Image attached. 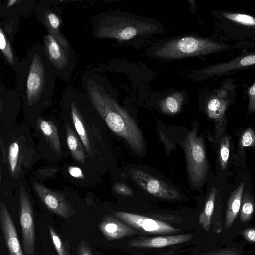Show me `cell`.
<instances>
[{
  "instance_id": "cell-1",
  "label": "cell",
  "mask_w": 255,
  "mask_h": 255,
  "mask_svg": "<svg viewBox=\"0 0 255 255\" xmlns=\"http://www.w3.org/2000/svg\"><path fill=\"white\" fill-rule=\"evenodd\" d=\"M83 93L111 130L124 138L133 151L141 154L144 139L137 123L113 96L107 80L93 71H86L82 78Z\"/></svg>"
},
{
  "instance_id": "cell-2",
  "label": "cell",
  "mask_w": 255,
  "mask_h": 255,
  "mask_svg": "<svg viewBox=\"0 0 255 255\" xmlns=\"http://www.w3.org/2000/svg\"><path fill=\"white\" fill-rule=\"evenodd\" d=\"M15 74L25 110L38 111L46 108L54 94L57 76L42 44L36 42L29 48Z\"/></svg>"
},
{
  "instance_id": "cell-3",
  "label": "cell",
  "mask_w": 255,
  "mask_h": 255,
  "mask_svg": "<svg viewBox=\"0 0 255 255\" xmlns=\"http://www.w3.org/2000/svg\"><path fill=\"white\" fill-rule=\"evenodd\" d=\"M92 34L99 39H113L119 44L136 46L164 32L158 21L120 10L96 15L92 21Z\"/></svg>"
},
{
  "instance_id": "cell-4",
  "label": "cell",
  "mask_w": 255,
  "mask_h": 255,
  "mask_svg": "<svg viewBox=\"0 0 255 255\" xmlns=\"http://www.w3.org/2000/svg\"><path fill=\"white\" fill-rule=\"evenodd\" d=\"M237 48L220 38L182 35L158 42L147 52L153 58L167 61L205 56Z\"/></svg>"
},
{
  "instance_id": "cell-5",
  "label": "cell",
  "mask_w": 255,
  "mask_h": 255,
  "mask_svg": "<svg viewBox=\"0 0 255 255\" xmlns=\"http://www.w3.org/2000/svg\"><path fill=\"white\" fill-rule=\"evenodd\" d=\"M217 21L216 28L221 39L236 41V46L255 47V16L246 13L229 10L211 12Z\"/></svg>"
},
{
  "instance_id": "cell-6",
  "label": "cell",
  "mask_w": 255,
  "mask_h": 255,
  "mask_svg": "<svg viewBox=\"0 0 255 255\" xmlns=\"http://www.w3.org/2000/svg\"><path fill=\"white\" fill-rule=\"evenodd\" d=\"M197 127H193L182 142L188 179L195 187L203 185L209 168L204 141L197 136Z\"/></svg>"
},
{
  "instance_id": "cell-7",
  "label": "cell",
  "mask_w": 255,
  "mask_h": 255,
  "mask_svg": "<svg viewBox=\"0 0 255 255\" xmlns=\"http://www.w3.org/2000/svg\"><path fill=\"white\" fill-rule=\"evenodd\" d=\"M254 67H255V49L246 50L227 61L193 70L188 76L194 81H202L210 78L230 75L238 71Z\"/></svg>"
},
{
  "instance_id": "cell-8",
  "label": "cell",
  "mask_w": 255,
  "mask_h": 255,
  "mask_svg": "<svg viewBox=\"0 0 255 255\" xmlns=\"http://www.w3.org/2000/svg\"><path fill=\"white\" fill-rule=\"evenodd\" d=\"M42 45L57 77L69 82L77 63L74 50L64 48L49 33L43 36Z\"/></svg>"
},
{
  "instance_id": "cell-9",
  "label": "cell",
  "mask_w": 255,
  "mask_h": 255,
  "mask_svg": "<svg viewBox=\"0 0 255 255\" xmlns=\"http://www.w3.org/2000/svg\"><path fill=\"white\" fill-rule=\"evenodd\" d=\"M238 86L235 79L229 78L222 81L218 88L211 92L206 105V112L210 118L218 122L223 120L230 104L235 98Z\"/></svg>"
},
{
  "instance_id": "cell-10",
  "label": "cell",
  "mask_w": 255,
  "mask_h": 255,
  "mask_svg": "<svg viewBox=\"0 0 255 255\" xmlns=\"http://www.w3.org/2000/svg\"><path fill=\"white\" fill-rule=\"evenodd\" d=\"M62 10L58 6H50L45 1L36 4L34 14L37 20L44 27L47 33L53 36L64 48L70 49L68 40L61 31Z\"/></svg>"
},
{
  "instance_id": "cell-11",
  "label": "cell",
  "mask_w": 255,
  "mask_h": 255,
  "mask_svg": "<svg viewBox=\"0 0 255 255\" xmlns=\"http://www.w3.org/2000/svg\"><path fill=\"white\" fill-rule=\"evenodd\" d=\"M116 218L141 232L151 234H166L180 232L168 223L146 216L125 212H112Z\"/></svg>"
},
{
  "instance_id": "cell-12",
  "label": "cell",
  "mask_w": 255,
  "mask_h": 255,
  "mask_svg": "<svg viewBox=\"0 0 255 255\" xmlns=\"http://www.w3.org/2000/svg\"><path fill=\"white\" fill-rule=\"evenodd\" d=\"M20 223L25 255H34L35 228L33 209L27 193L21 189L19 195Z\"/></svg>"
},
{
  "instance_id": "cell-13",
  "label": "cell",
  "mask_w": 255,
  "mask_h": 255,
  "mask_svg": "<svg viewBox=\"0 0 255 255\" xmlns=\"http://www.w3.org/2000/svg\"><path fill=\"white\" fill-rule=\"evenodd\" d=\"M129 173L132 178L140 187L152 195L169 200L180 198V193L178 190L146 171L132 169Z\"/></svg>"
},
{
  "instance_id": "cell-14",
  "label": "cell",
  "mask_w": 255,
  "mask_h": 255,
  "mask_svg": "<svg viewBox=\"0 0 255 255\" xmlns=\"http://www.w3.org/2000/svg\"><path fill=\"white\" fill-rule=\"evenodd\" d=\"M33 187L43 204L51 212L66 219L74 215V208L63 195L36 182Z\"/></svg>"
},
{
  "instance_id": "cell-15",
  "label": "cell",
  "mask_w": 255,
  "mask_h": 255,
  "mask_svg": "<svg viewBox=\"0 0 255 255\" xmlns=\"http://www.w3.org/2000/svg\"><path fill=\"white\" fill-rule=\"evenodd\" d=\"M0 224L9 255H24L12 218L3 203L0 205Z\"/></svg>"
},
{
  "instance_id": "cell-16",
  "label": "cell",
  "mask_w": 255,
  "mask_h": 255,
  "mask_svg": "<svg viewBox=\"0 0 255 255\" xmlns=\"http://www.w3.org/2000/svg\"><path fill=\"white\" fill-rule=\"evenodd\" d=\"M99 229L108 241L120 239L138 234L137 230L111 215L104 216L98 225Z\"/></svg>"
},
{
  "instance_id": "cell-17",
  "label": "cell",
  "mask_w": 255,
  "mask_h": 255,
  "mask_svg": "<svg viewBox=\"0 0 255 255\" xmlns=\"http://www.w3.org/2000/svg\"><path fill=\"white\" fill-rule=\"evenodd\" d=\"M191 234H181L135 239L127 242L131 247L159 248L179 244L192 240Z\"/></svg>"
},
{
  "instance_id": "cell-18",
  "label": "cell",
  "mask_w": 255,
  "mask_h": 255,
  "mask_svg": "<svg viewBox=\"0 0 255 255\" xmlns=\"http://www.w3.org/2000/svg\"><path fill=\"white\" fill-rule=\"evenodd\" d=\"M36 3L32 0H5L0 6V19L27 18L34 11Z\"/></svg>"
},
{
  "instance_id": "cell-19",
  "label": "cell",
  "mask_w": 255,
  "mask_h": 255,
  "mask_svg": "<svg viewBox=\"0 0 255 255\" xmlns=\"http://www.w3.org/2000/svg\"><path fill=\"white\" fill-rule=\"evenodd\" d=\"M244 189V183L242 182L229 197L225 219L226 229L233 225L240 210Z\"/></svg>"
},
{
  "instance_id": "cell-20",
  "label": "cell",
  "mask_w": 255,
  "mask_h": 255,
  "mask_svg": "<svg viewBox=\"0 0 255 255\" xmlns=\"http://www.w3.org/2000/svg\"><path fill=\"white\" fill-rule=\"evenodd\" d=\"M38 126L44 138L52 146L55 151L61 153L59 136L56 126L51 121L38 118Z\"/></svg>"
},
{
  "instance_id": "cell-21",
  "label": "cell",
  "mask_w": 255,
  "mask_h": 255,
  "mask_svg": "<svg viewBox=\"0 0 255 255\" xmlns=\"http://www.w3.org/2000/svg\"><path fill=\"white\" fill-rule=\"evenodd\" d=\"M12 42L10 40L4 31L0 28V49L5 62L16 72L20 64L16 52L13 48Z\"/></svg>"
},
{
  "instance_id": "cell-22",
  "label": "cell",
  "mask_w": 255,
  "mask_h": 255,
  "mask_svg": "<svg viewBox=\"0 0 255 255\" xmlns=\"http://www.w3.org/2000/svg\"><path fill=\"white\" fill-rule=\"evenodd\" d=\"M66 128L67 143L73 158L77 161L84 164L86 156L81 141L67 123Z\"/></svg>"
},
{
  "instance_id": "cell-23",
  "label": "cell",
  "mask_w": 255,
  "mask_h": 255,
  "mask_svg": "<svg viewBox=\"0 0 255 255\" xmlns=\"http://www.w3.org/2000/svg\"><path fill=\"white\" fill-rule=\"evenodd\" d=\"M184 100V95L182 92H175L162 99L159 106L164 113L169 115L175 114L181 110Z\"/></svg>"
},
{
  "instance_id": "cell-24",
  "label": "cell",
  "mask_w": 255,
  "mask_h": 255,
  "mask_svg": "<svg viewBox=\"0 0 255 255\" xmlns=\"http://www.w3.org/2000/svg\"><path fill=\"white\" fill-rule=\"evenodd\" d=\"M216 195V188L214 187L210 190L204 208L199 217V225L206 232H208L210 228Z\"/></svg>"
},
{
  "instance_id": "cell-25",
  "label": "cell",
  "mask_w": 255,
  "mask_h": 255,
  "mask_svg": "<svg viewBox=\"0 0 255 255\" xmlns=\"http://www.w3.org/2000/svg\"><path fill=\"white\" fill-rule=\"evenodd\" d=\"M255 209L254 201L248 191L244 195L240 208V218L242 222L248 221L252 217Z\"/></svg>"
},
{
  "instance_id": "cell-26",
  "label": "cell",
  "mask_w": 255,
  "mask_h": 255,
  "mask_svg": "<svg viewBox=\"0 0 255 255\" xmlns=\"http://www.w3.org/2000/svg\"><path fill=\"white\" fill-rule=\"evenodd\" d=\"M20 22V18L0 19V28L4 31L12 42L19 28Z\"/></svg>"
},
{
  "instance_id": "cell-27",
  "label": "cell",
  "mask_w": 255,
  "mask_h": 255,
  "mask_svg": "<svg viewBox=\"0 0 255 255\" xmlns=\"http://www.w3.org/2000/svg\"><path fill=\"white\" fill-rule=\"evenodd\" d=\"M48 228L52 244L58 255H70L68 245L51 226L48 225Z\"/></svg>"
},
{
  "instance_id": "cell-28",
  "label": "cell",
  "mask_w": 255,
  "mask_h": 255,
  "mask_svg": "<svg viewBox=\"0 0 255 255\" xmlns=\"http://www.w3.org/2000/svg\"><path fill=\"white\" fill-rule=\"evenodd\" d=\"M19 156V146L17 142H12L9 146L7 155L8 167L10 173L15 174Z\"/></svg>"
},
{
  "instance_id": "cell-29",
  "label": "cell",
  "mask_w": 255,
  "mask_h": 255,
  "mask_svg": "<svg viewBox=\"0 0 255 255\" xmlns=\"http://www.w3.org/2000/svg\"><path fill=\"white\" fill-rule=\"evenodd\" d=\"M230 140L228 136L223 137L220 146L219 160L222 170L226 168L229 157Z\"/></svg>"
},
{
  "instance_id": "cell-30",
  "label": "cell",
  "mask_w": 255,
  "mask_h": 255,
  "mask_svg": "<svg viewBox=\"0 0 255 255\" xmlns=\"http://www.w3.org/2000/svg\"><path fill=\"white\" fill-rule=\"evenodd\" d=\"M255 146V134L253 129L248 128L245 130L240 139V147L244 148L246 147H254Z\"/></svg>"
},
{
  "instance_id": "cell-31",
  "label": "cell",
  "mask_w": 255,
  "mask_h": 255,
  "mask_svg": "<svg viewBox=\"0 0 255 255\" xmlns=\"http://www.w3.org/2000/svg\"><path fill=\"white\" fill-rule=\"evenodd\" d=\"M246 94L248 99V113L255 114V80L251 85L246 87Z\"/></svg>"
},
{
  "instance_id": "cell-32",
  "label": "cell",
  "mask_w": 255,
  "mask_h": 255,
  "mask_svg": "<svg viewBox=\"0 0 255 255\" xmlns=\"http://www.w3.org/2000/svg\"><path fill=\"white\" fill-rule=\"evenodd\" d=\"M114 191L118 194L130 196L133 194L131 189L127 185L122 183H116L113 187Z\"/></svg>"
},
{
  "instance_id": "cell-33",
  "label": "cell",
  "mask_w": 255,
  "mask_h": 255,
  "mask_svg": "<svg viewBox=\"0 0 255 255\" xmlns=\"http://www.w3.org/2000/svg\"><path fill=\"white\" fill-rule=\"evenodd\" d=\"M201 255H241V254L236 249L228 248L204 253Z\"/></svg>"
},
{
  "instance_id": "cell-34",
  "label": "cell",
  "mask_w": 255,
  "mask_h": 255,
  "mask_svg": "<svg viewBox=\"0 0 255 255\" xmlns=\"http://www.w3.org/2000/svg\"><path fill=\"white\" fill-rule=\"evenodd\" d=\"M77 255H93L89 245L84 240H81L78 245Z\"/></svg>"
},
{
  "instance_id": "cell-35",
  "label": "cell",
  "mask_w": 255,
  "mask_h": 255,
  "mask_svg": "<svg viewBox=\"0 0 255 255\" xmlns=\"http://www.w3.org/2000/svg\"><path fill=\"white\" fill-rule=\"evenodd\" d=\"M241 234L245 239L250 242H255V228H250L241 231Z\"/></svg>"
},
{
  "instance_id": "cell-36",
  "label": "cell",
  "mask_w": 255,
  "mask_h": 255,
  "mask_svg": "<svg viewBox=\"0 0 255 255\" xmlns=\"http://www.w3.org/2000/svg\"><path fill=\"white\" fill-rule=\"evenodd\" d=\"M68 171L69 174L75 178L82 179L84 178V176L82 170L80 168L77 167L70 166L68 168Z\"/></svg>"
},
{
  "instance_id": "cell-37",
  "label": "cell",
  "mask_w": 255,
  "mask_h": 255,
  "mask_svg": "<svg viewBox=\"0 0 255 255\" xmlns=\"http://www.w3.org/2000/svg\"><path fill=\"white\" fill-rule=\"evenodd\" d=\"M0 147L1 149V152H2V161L3 162H5L6 161V149L5 148L4 145H3V143L1 139H0Z\"/></svg>"
},
{
  "instance_id": "cell-38",
  "label": "cell",
  "mask_w": 255,
  "mask_h": 255,
  "mask_svg": "<svg viewBox=\"0 0 255 255\" xmlns=\"http://www.w3.org/2000/svg\"><path fill=\"white\" fill-rule=\"evenodd\" d=\"M46 255H50L49 254V253H47L46 254Z\"/></svg>"
},
{
  "instance_id": "cell-39",
  "label": "cell",
  "mask_w": 255,
  "mask_h": 255,
  "mask_svg": "<svg viewBox=\"0 0 255 255\" xmlns=\"http://www.w3.org/2000/svg\"></svg>"
}]
</instances>
